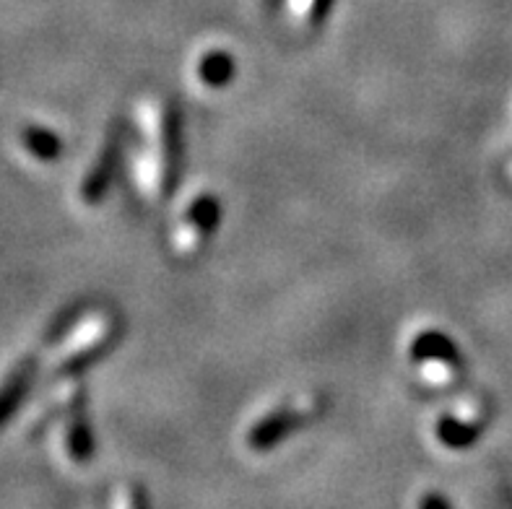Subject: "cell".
I'll return each mask as SVG.
<instances>
[{
	"label": "cell",
	"instance_id": "ba28073f",
	"mask_svg": "<svg viewBox=\"0 0 512 509\" xmlns=\"http://www.w3.org/2000/svg\"><path fill=\"white\" fill-rule=\"evenodd\" d=\"M229 73H232V63H229L227 55H208L201 63V81L206 86H221L229 81Z\"/></svg>",
	"mask_w": 512,
	"mask_h": 509
},
{
	"label": "cell",
	"instance_id": "9c48e42d",
	"mask_svg": "<svg viewBox=\"0 0 512 509\" xmlns=\"http://www.w3.org/2000/svg\"><path fill=\"white\" fill-rule=\"evenodd\" d=\"M26 146H29V151H32L34 156H39V159H55V154H58L60 149V141L52 133H47V130H26L24 136Z\"/></svg>",
	"mask_w": 512,
	"mask_h": 509
},
{
	"label": "cell",
	"instance_id": "5b68a950",
	"mask_svg": "<svg viewBox=\"0 0 512 509\" xmlns=\"http://www.w3.org/2000/svg\"><path fill=\"white\" fill-rule=\"evenodd\" d=\"M312 411H315V403L310 398H302L297 403H286L284 408L268 413L266 419L255 426L253 434H250V445L268 447L273 442H279L286 432H292L294 426L302 424Z\"/></svg>",
	"mask_w": 512,
	"mask_h": 509
},
{
	"label": "cell",
	"instance_id": "6da1fadb",
	"mask_svg": "<svg viewBox=\"0 0 512 509\" xmlns=\"http://www.w3.org/2000/svg\"><path fill=\"white\" fill-rule=\"evenodd\" d=\"M138 128H141V146L136 151V174L138 193L146 200H162L172 182V125L169 112L159 99H146L138 104Z\"/></svg>",
	"mask_w": 512,
	"mask_h": 509
},
{
	"label": "cell",
	"instance_id": "30bf717a",
	"mask_svg": "<svg viewBox=\"0 0 512 509\" xmlns=\"http://www.w3.org/2000/svg\"><path fill=\"white\" fill-rule=\"evenodd\" d=\"M318 6H320V0H286V8H289L292 19L299 21V24H307V21L315 19Z\"/></svg>",
	"mask_w": 512,
	"mask_h": 509
},
{
	"label": "cell",
	"instance_id": "8992f818",
	"mask_svg": "<svg viewBox=\"0 0 512 509\" xmlns=\"http://www.w3.org/2000/svg\"><path fill=\"white\" fill-rule=\"evenodd\" d=\"M65 450L71 455V460L84 463L91 452V437L86 429L84 411H78V403H71V413L65 419Z\"/></svg>",
	"mask_w": 512,
	"mask_h": 509
},
{
	"label": "cell",
	"instance_id": "277c9868",
	"mask_svg": "<svg viewBox=\"0 0 512 509\" xmlns=\"http://www.w3.org/2000/svg\"><path fill=\"white\" fill-rule=\"evenodd\" d=\"M216 219H219V203L211 195H203L198 203L188 208V213H182V221L172 234L175 250L180 255H193L206 242L208 232L216 226Z\"/></svg>",
	"mask_w": 512,
	"mask_h": 509
},
{
	"label": "cell",
	"instance_id": "52a82bcc",
	"mask_svg": "<svg viewBox=\"0 0 512 509\" xmlns=\"http://www.w3.org/2000/svg\"><path fill=\"white\" fill-rule=\"evenodd\" d=\"M34 374H37V364H24V367H19L8 377L6 385L0 387V421L19 406V400L24 398V393L32 385Z\"/></svg>",
	"mask_w": 512,
	"mask_h": 509
},
{
	"label": "cell",
	"instance_id": "7a4b0ae2",
	"mask_svg": "<svg viewBox=\"0 0 512 509\" xmlns=\"http://www.w3.org/2000/svg\"><path fill=\"white\" fill-rule=\"evenodd\" d=\"M112 336V317L107 312H91L86 315L76 328L68 330V336L58 341L47 351V356L37 364L39 369H47L50 374H63L65 369L84 361L91 356L97 348L107 343Z\"/></svg>",
	"mask_w": 512,
	"mask_h": 509
},
{
	"label": "cell",
	"instance_id": "3957f363",
	"mask_svg": "<svg viewBox=\"0 0 512 509\" xmlns=\"http://www.w3.org/2000/svg\"><path fill=\"white\" fill-rule=\"evenodd\" d=\"M416 367L429 387H448L458 377V356L442 336H427L416 341Z\"/></svg>",
	"mask_w": 512,
	"mask_h": 509
}]
</instances>
